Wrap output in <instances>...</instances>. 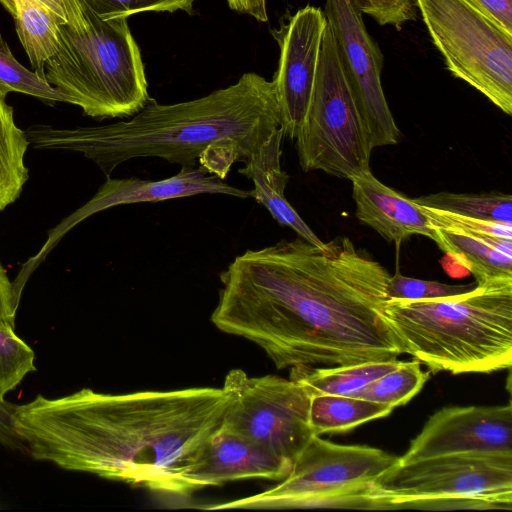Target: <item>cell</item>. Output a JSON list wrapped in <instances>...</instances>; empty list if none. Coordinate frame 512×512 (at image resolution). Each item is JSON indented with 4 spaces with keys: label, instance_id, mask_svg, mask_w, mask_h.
<instances>
[{
    "label": "cell",
    "instance_id": "obj_35",
    "mask_svg": "<svg viewBox=\"0 0 512 512\" xmlns=\"http://www.w3.org/2000/svg\"><path fill=\"white\" fill-rule=\"evenodd\" d=\"M232 10L254 17L259 22L268 20L267 0H226Z\"/></svg>",
    "mask_w": 512,
    "mask_h": 512
},
{
    "label": "cell",
    "instance_id": "obj_22",
    "mask_svg": "<svg viewBox=\"0 0 512 512\" xmlns=\"http://www.w3.org/2000/svg\"><path fill=\"white\" fill-rule=\"evenodd\" d=\"M5 98L0 92V211L20 196L28 180L24 156L30 145Z\"/></svg>",
    "mask_w": 512,
    "mask_h": 512
},
{
    "label": "cell",
    "instance_id": "obj_20",
    "mask_svg": "<svg viewBox=\"0 0 512 512\" xmlns=\"http://www.w3.org/2000/svg\"><path fill=\"white\" fill-rule=\"evenodd\" d=\"M393 407L363 398L342 395L312 396L309 425L314 435L346 433L366 422L388 416Z\"/></svg>",
    "mask_w": 512,
    "mask_h": 512
},
{
    "label": "cell",
    "instance_id": "obj_31",
    "mask_svg": "<svg viewBox=\"0 0 512 512\" xmlns=\"http://www.w3.org/2000/svg\"><path fill=\"white\" fill-rule=\"evenodd\" d=\"M14 411L15 405L0 396V443L12 450L26 451L16 430Z\"/></svg>",
    "mask_w": 512,
    "mask_h": 512
},
{
    "label": "cell",
    "instance_id": "obj_12",
    "mask_svg": "<svg viewBox=\"0 0 512 512\" xmlns=\"http://www.w3.org/2000/svg\"><path fill=\"white\" fill-rule=\"evenodd\" d=\"M200 194H225L243 199L250 197V191L228 185L218 176L210 174L202 166L197 168L181 166L176 175L160 180L136 177L112 179L107 177V180L87 203L49 231L43 247L23 265L14 284L17 288L23 289L30 274L44 260L61 237L78 223L96 213L120 205L144 202L155 203Z\"/></svg>",
    "mask_w": 512,
    "mask_h": 512
},
{
    "label": "cell",
    "instance_id": "obj_27",
    "mask_svg": "<svg viewBox=\"0 0 512 512\" xmlns=\"http://www.w3.org/2000/svg\"><path fill=\"white\" fill-rule=\"evenodd\" d=\"M86 6L103 20L118 19L137 13L175 12L190 13L195 0H83Z\"/></svg>",
    "mask_w": 512,
    "mask_h": 512
},
{
    "label": "cell",
    "instance_id": "obj_6",
    "mask_svg": "<svg viewBox=\"0 0 512 512\" xmlns=\"http://www.w3.org/2000/svg\"><path fill=\"white\" fill-rule=\"evenodd\" d=\"M375 509H512V455L449 454L398 462L372 483Z\"/></svg>",
    "mask_w": 512,
    "mask_h": 512
},
{
    "label": "cell",
    "instance_id": "obj_29",
    "mask_svg": "<svg viewBox=\"0 0 512 512\" xmlns=\"http://www.w3.org/2000/svg\"><path fill=\"white\" fill-rule=\"evenodd\" d=\"M419 207L434 229L512 240V224L465 217L425 206Z\"/></svg>",
    "mask_w": 512,
    "mask_h": 512
},
{
    "label": "cell",
    "instance_id": "obj_34",
    "mask_svg": "<svg viewBox=\"0 0 512 512\" xmlns=\"http://www.w3.org/2000/svg\"><path fill=\"white\" fill-rule=\"evenodd\" d=\"M66 17V24L75 31H82L88 25L92 12L83 0H61Z\"/></svg>",
    "mask_w": 512,
    "mask_h": 512
},
{
    "label": "cell",
    "instance_id": "obj_11",
    "mask_svg": "<svg viewBox=\"0 0 512 512\" xmlns=\"http://www.w3.org/2000/svg\"><path fill=\"white\" fill-rule=\"evenodd\" d=\"M341 65L372 149L396 144L400 131L381 85L383 55L369 35L356 0H326Z\"/></svg>",
    "mask_w": 512,
    "mask_h": 512
},
{
    "label": "cell",
    "instance_id": "obj_23",
    "mask_svg": "<svg viewBox=\"0 0 512 512\" xmlns=\"http://www.w3.org/2000/svg\"><path fill=\"white\" fill-rule=\"evenodd\" d=\"M419 206L486 221L512 224V197L502 193L440 192L413 199Z\"/></svg>",
    "mask_w": 512,
    "mask_h": 512
},
{
    "label": "cell",
    "instance_id": "obj_24",
    "mask_svg": "<svg viewBox=\"0 0 512 512\" xmlns=\"http://www.w3.org/2000/svg\"><path fill=\"white\" fill-rule=\"evenodd\" d=\"M430 373L423 371L421 363L415 359L402 361L398 367L350 396L387 404L393 408L402 406L420 392Z\"/></svg>",
    "mask_w": 512,
    "mask_h": 512
},
{
    "label": "cell",
    "instance_id": "obj_2",
    "mask_svg": "<svg viewBox=\"0 0 512 512\" xmlns=\"http://www.w3.org/2000/svg\"><path fill=\"white\" fill-rule=\"evenodd\" d=\"M231 403L223 387L123 394L82 388L57 398L38 394L15 405L14 415L34 460L186 500L183 475Z\"/></svg>",
    "mask_w": 512,
    "mask_h": 512
},
{
    "label": "cell",
    "instance_id": "obj_5",
    "mask_svg": "<svg viewBox=\"0 0 512 512\" xmlns=\"http://www.w3.org/2000/svg\"><path fill=\"white\" fill-rule=\"evenodd\" d=\"M88 20L82 31L59 25L58 48L45 64V80L89 117H132L151 98L127 19L103 20L91 12Z\"/></svg>",
    "mask_w": 512,
    "mask_h": 512
},
{
    "label": "cell",
    "instance_id": "obj_37",
    "mask_svg": "<svg viewBox=\"0 0 512 512\" xmlns=\"http://www.w3.org/2000/svg\"><path fill=\"white\" fill-rule=\"evenodd\" d=\"M0 2L3 4V6L10 12V14L13 16L15 12V4L14 0H0Z\"/></svg>",
    "mask_w": 512,
    "mask_h": 512
},
{
    "label": "cell",
    "instance_id": "obj_16",
    "mask_svg": "<svg viewBox=\"0 0 512 512\" xmlns=\"http://www.w3.org/2000/svg\"><path fill=\"white\" fill-rule=\"evenodd\" d=\"M350 180L356 216L360 222L397 246L415 234L436 241L435 229L413 199L381 183L370 169Z\"/></svg>",
    "mask_w": 512,
    "mask_h": 512
},
{
    "label": "cell",
    "instance_id": "obj_17",
    "mask_svg": "<svg viewBox=\"0 0 512 512\" xmlns=\"http://www.w3.org/2000/svg\"><path fill=\"white\" fill-rule=\"evenodd\" d=\"M283 136L282 128H277L244 162V167L238 172L253 182L254 187L250 190V197L263 205L280 225L292 229L300 238L314 245H322L324 242L311 230L285 197L284 191L289 176L281 168Z\"/></svg>",
    "mask_w": 512,
    "mask_h": 512
},
{
    "label": "cell",
    "instance_id": "obj_30",
    "mask_svg": "<svg viewBox=\"0 0 512 512\" xmlns=\"http://www.w3.org/2000/svg\"><path fill=\"white\" fill-rule=\"evenodd\" d=\"M362 13L380 25H392L401 30L404 23L416 19L415 0H356Z\"/></svg>",
    "mask_w": 512,
    "mask_h": 512
},
{
    "label": "cell",
    "instance_id": "obj_7",
    "mask_svg": "<svg viewBox=\"0 0 512 512\" xmlns=\"http://www.w3.org/2000/svg\"><path fill=\"white\" fill-rule=\"evenodd\" d=\"M398 462V456L379 448L336 444L313 435L289 475L277 485L203 509H374L372 483Z\"/></svg>",
    "mask_w": 512,
    "mask_h": 512
},
{
    "label": "cell",
    "instance_id": "obj_13",
    "mask_svg": "<svg viewBox=\"0 0 512 512\" xmlns=\"http://www.w3.org/2000/svg\"><path fill=\"white\" fill-rule=\"evenodd\" d=\"M512 455V406H451L432 414L400 463L449 454Z\"/></svg>",
    "mask_w": 512,
    "mask_h": 512
},
{
    "label": "cell",
    "instance_id": "obj_4",
    "mask_svg": "<svg viewBox=\"0 0 512 512\" xmlns=\"http://www.w3.org/2000/svg\"><path fill=\"white\" fill-rule=\"evenodd\" d=\"M384 313L403 352L430 372L491 373L512 365V279L450 297L388 299Z\"/></svg>",
    "mask_w": 512,
    "mask_h": 512
},
{
    "label": "cell",
    "instance_id": "obj_3",
    "mask_svg": "<svg viewBox=\"0 0 512 512\" xmlns=\"http://www.w3.org/2000/svg\"><path fill=\"white\" fill-rule=\"evenodd\" d=\"M281 127L274 81L254 72L210 94L174 104L150 99L127 121L107 125L25 130L34 148L81 153L110 177L122 163L157 157L200 166L224 180L234 162H245Z\"/></svg>",
    "mask_w": 512,
    "mask_h": 512
},
{
    "label": "cell",
    "instance_id": "obj_21",
    "mask_svg": "<svg viewBox=\"0 0 512 512\" xmlns=\"http://www.w3.org/2000/svg\"><path fill=\"white\" fill-rule=\"evenodd\" d=\"M16 32L35 72L45 79V64L58 48L63 23L37 0H14Z\"/></svg>",
    "mask_w": 512,
    "mask_h": 512
},
{
    "label": "cell",
    "instance_id": "obj_28",
    "mask_svg": "<svg viewBox=\"0 0 512 512\" xmlns=\"http://www.w3.org/2000/svg\"><path fill=\"white\" fill-rule=\"evenodd\" d=\"M475 284L451 285L437 281L421 280L402 275L398 270L390 276L387 285L388 299L425 300L450 297L468 292Z\"/></svg>",
    "mask_w": 512,
    "mask_h": 512
},
{
    "label": "cell",
    "instance_id": "obj_25",
    "mask_svg": "<svg viewBox=\"0 0 512 512\" xmlns=\"http://www.w3.org/2000/svg\"><path fill=\"white\" fill-rule=\"evenodd\" d=\"M14 328L0 323V396L3 398L36 370L33 349Z\"/></svg>",
    "mask_w": 512,
    "mask_h": 512
},
{
    "label": "cell",
    "instance_id": "obj_15",
    "mask_svg": "<svg viewBox=\"0 0 512 512\" xmlns=\"http://www.w3.org/2000/svg\"><path fill=\"white\" fill-rule=\"evenodd\" d=\"M293 465L263 446L222 426L183 475L188 495L209 486L246 479L281 481Z\"/></svg>",
    "mask_w": 512,
    "mask_h": 512
},
{
    "label": "cell",
    "instance_id": "obj_9",
    "mask_svg": "<svg viewBox=\"0 0 512 512\" xmlns=\"http://www.w3.org/2000/svg\"><path fill=\"white\" fill-rule=\"evenodd\" d=\"M451 74L512 114V34L469 0H415Z\"/></svg>",
    "mask_w": 512,
    "mask_h": 512
},
{
    "label": "cell",
    "instance_id": "obj_10",
    "mask_svg": "<svg viewBox=\"0 0 512 512\" xmlns=\"http://www.w3.org/2000/svg\"><path fill=\"white\" fill-rule=\"evenodd\" d=\"M232 395L223 426L294 464L310 438V395L292 379L249 377L230 370L222 386Z\"/></svg>",
    "mask_w": 512,
    "mask_h": 512
},
{
    "label": "cell",
    "instance_id": "obj_33",
    "mask_svg": "<svg viewBox=\"0 0 512 512\" xmlns=\"http://www.w3.org/2000/svg\"><path fill=\"white\" fill-rule=\"evenodd\" d=\"M18 306L13 282L10 281L5 268L0 262V323L15 326Z\"/></svg>",
    "mask_w": 512,
    "mask_h": 512
},
{
    "label": "cell",
    "instance_id": "obj_18",
    "mask_svg": "<svg viewBox=\"0 0 512 512\" xmlns=\"http://www.w3.org/2000/svg\"><path fill=\"white\" fill-rule=\"evenodd\" d=\"M435 231V243L472 273L476 285L512 279V240Z\"/></svg>",
    "mask_w": 512,
    "mask_h": 512
},
{
    "label": "cell",
    "instance_id": "obj_8",
    "mask_svg": "<svg viewBox=\"0 0 512 512\" xmlns=\"http://www.w3.org/2000/svg\"><path fill=\"white\" fill-rule=\"evenodd\" d=\"M296 140L303 171L351 179L370 169L372 147L327 22L308 111Z\"/></svg>",
    "mask_w": 512,
    "mask_h": 512
},
{
    "label": "cell",
    "instance_id": "obj_14",
    "mask_svg": "<svg viewBox=\"0 0 512 512\" xmlns=\"http://www.w3.org/2000/svg\"><path fill=\"white\" fill-rule=\"evenodd\" d=\"M327 20L320 8L307 5L272 35L280 48L273 79L284 135L296 139L303 126L319 63Z\"/></svg>",
    "mask_w": 512,
    "mask_h": 512
},
{
    "label": "cell",
    "instance_id": "obj_36",
    "mask_svg": "<svg viewBox=\"0 0 512 512\" xmlns=\"http://www.w3.org/2000/svg\"><path fill=\"white\" fill-rule=\"evenodd\" d=\"M40 4H42L46 9L52 12L55 16H57L63 23L66 24V17L64 13V8L61 0H37Z\"/></svg>",
    "mask_w": 512,
    "mask_h": 512
},
{
    "label": "cell",
    "instance_id": "obj_1",
    "mask_svg": "<svg viewBox=\"0 0 512 512\" xmlns=\"http://www.w3.org/2000/svg\"><path fill=\"white\" fill-rule=\"evenodd\" d=\"M390 276L345 236L281 240L246 250L220 274L211 321L278 369L396 360L404 352L384 313Z\"/></svg>",
    "mask_w": 512,
    "mask_h": 512
},
{
    "label": "cell",
    "instance_id": "obj_32",
    "mask_svg": "<svg viewBox=\"0 0 512 512\" xmlns=\"http://www.w3.org/2000/svg\"><path fill=\"white\" fill-rule=\"evenodd\" d=\"M490 19L512 34V0H469Z\"/></svg>",
    "mask_w": 512,
    "mask_h": 512
},
{
    "label": "cell",
    "instance_id": "obj_19",
    "mask_svg": "<svg viewBox=\"0 0 512 512\" xmlns=\"http://www.w3.org/2000/svg\"><path fill=\"white\" fill-rule=\"evenodd\" d=\"M401 363L396 359L333 367L299 366L290 368L289 378L302 385L310 397L323 394L350 396Z\"/></svg>",
    "mask_w": 512,
    "mask_h": 512
},
{
    "label": "cell",
    "instance_id": "obj_26",
    "mask_svg": "<svg viewBox=\"0 0 512 512\" xmlns=\"http://www.w3.org/2000/svg\"><path fill=\"white\" fill-rule=\"evenodd\" d=\"M0 92L4 95L9 92H20L47 102L71 104L66 95L50 85L36 72L21 65L4 41L0 44Z\"/></svg>",
    "mask_w": 512,
    "mask_h": 512
}]
</instances>
